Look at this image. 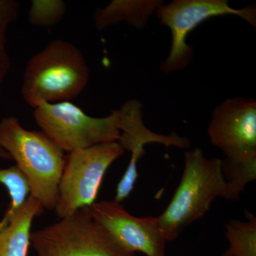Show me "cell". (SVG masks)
I'll use <instances>...</instances> for the list:
<instances>
[{"mask_svg":"<svg viewBox=\"0 0 256 256\" xmlns=\"http://www.w3.org/2000/svg\"><path fill=\"white\" fill-rule=\"evenodd\" d=\"M160 22L171 31L172 45L168 58L161 65L168 74L184 70L191 63L193 47L186 44L188 34L210 18L236 15L256 28V9L248 6L242 9L230 8L227 0H173L163 3L156 10Z\"/></svg>","mask_w":256,"mask_h":256,"instance_id":"7","label":"cell"},{"mask_svg":"<svg viewBox=\"0 0 256 256\" xmlns=\"http://www.w3.org/2000/svg\"><path fill=\"white\" fill-rule=\"evenodd\" d=\"M210 142L236 162L256 163V101L227 99L212 112Z\"/></svg>","mask_w":256,"mask_h":256,"instance_id":"8","label":"cell"},{"mask_svg":"<svg viewBox=\"0 0 256 256\" xmlns=\"http://www.w3.org/2000/svg\"><path fill=\"white\" fill-rule=\"evenodd\" d=\"M164 2L162 0H114L105 8L96 10L94 24L99 31L121 22L141 30Z\"/></svg>","mask_w":256,"mask_h":256,"instance_id":"12","label":"cell"},{"mask_svg":"<svg viewBox=\"0 0 256 256\" xmlns=\"http://www.w3.org/2000/svg\"><path fill=\"white\" fill-rule=\"evenodd\" d=\"M11 63L5 47L0 46V94L2 89L5 78L9 73Z\"/></svg>","mask_w":256,"mask_h":256,"instance_id":"17","label":"cell"},{"mask_svg":"<svg viewBox=\"0 0 256 256\" xmlns=\"http://www.w3.org/2000/svg\"><path fill=\"white\" fill-rule=\"evenodd\" d=\"M5 220L4 218H2L1 220H0V230H1L3 226L4 225Z\"/></svg>","mask_w":256,"mask_h":256,"instance_id":"19","label":"cell"},{"mask_svg":"<svg viewBox=\"0 0 256 256\" xmlns=\"http://www.w3.org/2000/svg\"><path fill=\"white\" fill-rule=\"evenodd\" d=\"M0 146L28 178L30 196L44 210H55L64 164V151L44 132L24 128L14 117L0 121Z\"/></svg>","mask_w":256,"mask_h":256,"instance_id":"1","label":"cell"},{"mask_svg":"<svg viewBox=\"0 0 256 256\" xmlns=\"http://www.w3.org/2000/svg\"><path fill=\"white\" fill-rule=\"evenodd\" d=\"M0 184L6 188L10 196V204L4 216L11 218L21 210L30 193L28 178L16 165L0 168Z\"/></svg>","mask_w":256,"mask_h":256,"instance_id":"14","label":"cell"},{"mask_svg":"<svg viewBox=\"0 0 256 256\" xmlns=\"http://www.w3.org/2000/svg\"><path fill=\"white\" fill-rule=\"evenodd\" d=\"M222 161L207 159L200 148L185 152L180 184L166 210L156 216L168 242L178 238L185 227L203 216L216 197L225 198L226 181Z\"/></svg>","mask_w":256,"mask_h":256,"instance_id":"3","label":"cell"},{"mask_svg":"<svg viewBox=\"0 0 256 256\" xmlns=\"http://www.w3.org/2000/svg\"><path fill=\"white\" fill-rule=\"evenodd\" d=\"M124 152L118 142H114L68 152L58 184L57 216L64 218L92 206L106 171Z\"/></svg>","mask_w":256,"mask_h":256,"instance_id":"5","label":"cell"},{"mask_svg":"<svg viewBox=\"0 0 256 256\" xmlns=\"http://www.w3.org/2000/svg\"><path fill=\"white\" fill-rule=\"evenodd\" d=\"M89 78L80 50L70 42L55 40L28 60L22 95L34 108L42 104L69 101L84 92Z\"/></svg>","mask_w":256,"mask_h":256,"instance_id":"2","label":"cell"},{"mask_svg":"<svg viewBox=\"0 0 256 256\" xmlns=\"http://www.w3.org/2000/svg\"><path fill=\"white\" fill-rule=\"evenodd\" d=\"M66 12V4L62 0H33L28 12V22L40 28L58 24Z\"/></svg>","mask_w":256,"mask_h":256,"instance_id":"15","label":"cell"},{"mask_svg":"<svg viewBox=\"0 0 256 256\" xmlns=\"http://www.w3.org/2000/svg\"><path fill=\"white\" fill-rule=\"evenodd\" d=\"M37 256H136L92 218L88 208L32 232Z\"/></svg>","mask_w":256,"mask_h":256,"instance_id":"4","label":"cell"},{"mask_svg":"<svg viewBox=\"0 0 256 256\" xmlns=\"http://www.w3.org/2000/svg\"><path fill=\"white\" fill-rule=\"evenodd\" d=\"M34 118L42 132L67 152L118 142L120 136L118 110L107 117L94 118L65 101L41 104L35 108Z\"/></svg>","mask_w":256,"mask_h":256,"instance_id":"6","label":"cell"},{"mask_svg":"<svg viewBox=\"0 0 256 256\" xmlns=\"http://www.w3.org/2000/svg\"><path fill=\"white\" fill-rule=\"evenodd\" d=\"M119 110L118 128L120 136L118 142L124 150L131 152L128 169L137 171V163L146 153L144 146L149 143H159L166 148L174 146L186 148L190 141L186 138L172 132L169 136L158 134L146 127L142 120V104L138 100L124 102Z\"/></svg>","mask_w":256,"mask_h":256,"instance_id":"10","label":"cell"},{"mask_svg":"<svg viewBox=\"0 0 256 256\" xmlns=\"http://www.w3.org/2000/svg\"><path fill=\"white\" fill-rule=\"evenodd\" d=\"M20 3L16 0H0V46L6 48V32L18 18Z\"/></svg>","mask_w":256,"mask_h":256,"instance_id":"16","label":"cell"},{"mask_svg":"<svg viewBox=\"0 0 256 256\" xmlns=\"http://www.w3.org/2000/svg\"><path fill=\"white\" fill-rule=\"evenodd\" d=\"M89 210L92 218L126 250L146 256H165L168 240L156 216H134L114 200L95 202Z\"/></svg>","mask_w":256,"mask_h":256,"instance_id":"9","label":"cell"},{"mask_svg":"<svg viewBox=\"0 0 256 256\" xmlns=\"http://www.w3.org/2000/svg\"><path fill=\"white\" fill-rule=\"evenodd\" d=\"M245 213L247 222L230 220L227 224L229 247L222 256H256V218L248 210Z\"/></svg>","mask_w":256,"mask_h":256,"instance_id":"13","label":"cell"},{"mask_svg":"<svg viewBox=\"0 0 256 256\" xmlns=\"http://www.w3.org/2000/svg\"><path fill=\"white\" fill-rule=\"evenodd\" d=\"M44 210L41 204L30 196L12 217H3L5 224L0 230V256H28L32 222Z\"/></svg>","mask_w":256,"mask_h":256,"instance_id":"11","label":"cell"},{"mask_svg":"<svg viewBox=\"0 0 256 256\" xmlns=\"http://www.w3.org/2000/svg\"><path fill=\"white\" fill-rule=\"evenodd\" d=\"M0 158L4 160H12L11 156H10L8 152L4 150L1 146H0Z\"/></svg>","mask_w":256,"mask_h":256,"instance_id":"18","label":"cell"}]
</instances>
